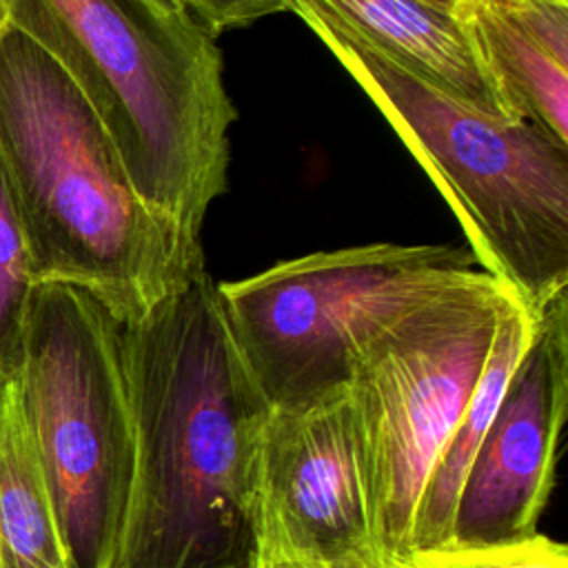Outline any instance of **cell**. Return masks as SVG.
I'll return each mask as SVG.
<instances>
[{"instance_id": "1", "label": "cell", "mask_w": 568, "mask_h": 568, "mask_svg": "<svg viewBox=\"0 0 568 568\" xmlns=\"http://www.w3.org/2000/svg\"><path fill=\"white\" fill-rule=\"evenodd\" d=\"M133 477L115 568H253L271 404L197 271L120 324Z\"/></svg>"}, {"instance_id": "2", "label": "cell", "mask_w": 568, "mask_h": 568, "mask_svg": "<svg viewBox=\"0 0 568 568\" xmlns=\"http://www.w3.org/2000/svg\"><path fill=\"white\" fill-rule=\"evenodd\" d=\"M0 160L36 284H71L118 324L204 268L135 191L104 124L60 64L16 27L0 36Z\"/></svg>"}, {"instance_id": "3", "label": "cell", "mask_w": 568, "mask_h": 568, "mask_svg": "<svg viewBox=\"0 0 568 568\" xmlns=\"http://www.w3.org/2000/svg\"><path fill=\"white\" fill-rule=\"evenodd\" d=\"M9 24L42 47L111 135L140 197L200 244L226 191L235 106L215 38L151 0H4Z\"/></svg>"}, {"instance_id": "4", "label": "cell", "mask_w": 568, "mask_h": 568, "mask_svg": "<svg viewBox=\"0 0 568 568\" xmlns=\"http://www.w3.org/2000/svg\"><path fill=\"white\" fill-rule=\"evenodd\" d=\"M300 18L430 175L481 271L535 315L568 291V146L446 95L320 18Z\"/></svg>"}, {"instance_id": "5", "label": "cell", "mask_w": 568, "mask_h": 568, "mask_svg": "<svg viewBox=\"0 0 568 568\" xmlns=\"http://www.w3.org/2000/svg\"><path fill=\"white\" fill-rule=\"evenodd\" d=\"M510 295L479 271L386 326L355 362L348 395L377 568L410 552L422 493L473 395Z\"/></svg>"}, {"instance_id": "6", "label": "cell", "mask_w": 568, "mask_h": 568, "mask_svg": "<svg viewBox=\"0 0 568 568\" xmlns=\"http://www.w3.org/2000/svg\"><path fill=\"white\" fill-rule=\"evenodd\" d=\"M477 266L468 246L377 242L277 262L217 293L253 379L282 408L348 386L373 337Z\"/></svg>"}, {"instance_id": "7", "label": "cell", "mask_w": 568, "mask_h": 568, "mask_svg": "<svg viewBox=\"0 0 568 568\" xmlns=\"http://www.w3.org/2000/svg\"><path fill=\"white\" fill-rule=\"evenodd\" d=\"M20 395L73 568H115L133 477L120 324L87 291L36 284Z\"/></svg>"}, {"instance_id": "8", "label": "cell", "mask_w": 568, "mask_h": 568, "mask_svg": "<svg viewBox=\"0 0 568 568\" xmlns=\"http://www.w3.org/2000/svg\"><path fill=\"white\" fill-rule=\"evenodd\" d=\"M568 410V291L539 313L495 419L466 473L450 541L499 544L537 532Z\"/></svg>"}, {"instance_id": "9", "label": "cell", "mask_w": 568, "mask_h": 568, "mask_svg": "<svg viewBox=\"0 0 568 568\" xmlns=\"http://www.w3.org/2000/svg\"><path fill=\"white\" fill-rule=\"evenodd\" d=\"M308 559L375 564L348 386L271 408L257 473V539Z\"/></svg>"}, {"instance_id": "10", "label": "cell", "mask_w": 568, "mask_h": 568, "mask_svg": "<svg viewBox=\"0 0 568 568\" xmlns=\"http://www.w3.org/2000/svg\"><path fill=\"white\" fill-rule=\"evenodd\" d=\"M453 13L504 118L568 146V0H462Z\"/></svg>"}, {"instance_id": "11", "label": "cell", "mask_w": 568, "mask_h": 568, "mask_svg": "<svg viewBox=\"0 0 568 568\" xmlns=\"http://www.w3.org/2000/svg\"><path fill=\"white\" fill-rule=\"evenodd\" d=\"M293 11L351 33L422 82L506 120L453 11L426 0H293Z\"/></svg>"}, {"instance_id": "12", "label": "cell", "mask_w": 568, "mask_h": 568, "mask_svg": "<svg viewBox=\"0 0 568 568\" xmlns=\"http://www.w3.org/2000/svg\"><path fill=\"white\" fill-rule=\"evenodd\" d=\"M535 324L537 315L517 295H510L499 313L493 344L473 395L422 493L410 552L450 541L453 517L466 473L497 415L506 386L532 339Z\"/></svg>"}, {"instance_id": "13", "label": "cell", "mask_w": 568, "mask_h": 568, "mask_svg": "<svg viewBox=\"0 0 568 568\" xmlns=\"http://www.w3.org/2000/svg\"><path fill=\"white\" fill-rule=\"evenodd\" d=\"M0 568H73L18 379L0 382Z\"/></svg>"}, {"instance_id": "14", "label": "cell", "mask_w": 568, "mask_h": 568, "mask_svg": "<svg viewBox=\"0 0 568 568\" xmlns=\"http://www.w3.org/2000/svg\"><path fill=\"white\" fill-rule=\"evenodd\" d=\"M33 288L27 237L0 160V382L20 377Z\"/></svg>"}, {"instance_id": "15", "label": "cell", "mask_w": 568, "mask_h": 568, "mask_svg": "<svg viewBox=\"0 0 568 568\" xmlns=\"http://www.w3.org/2000/svg\"><path fill=\"white\" fill-rule=\"evenodd\" d=\"M388 568H568V548L539 532L499 544L446 541L413 550Z\"/></svg>"}, {"instance_id": "16", "label": "cell", "mask_w": 568, "mask_h": 568, "mask_svg": "<svg viewBox=\"0 0 568 568\" xmlns=\"http://www.w3.org/2000/svg\"><path fill=\"white\" fill-rule=\"evenodd\" d=\"M180 2L213 38L226 29L246 27L273 13L293 11V0H180Z\"/></svg>"}, {"instance_id": "17", "label": "cell", "mask_w": 568, "mask_h": 568, "mask_svg": "<svg viewBox=\"0 0 568 568\" xmlns=\"http://www.w3.org/2000/svg\"><path fill=\"white\" fill-rule=\"evenodd\" d=\"M253 568H335V566L308 559L304 555L288 550L286 546H282L273 539L260 537Z\"/></svg>"}, {"instance_id": "18", "label": "cell", "mask_w": 568, "mask_h": 568, "mask_svg": "<svg viewBox=\"0 0 568 568\" xmlns=\"http://www.w3.org/2000/svg\"><path fill=\"white\" fill-rule=\"evenodd\" d=\"M151 2L158 4V7H162V9H166V11H184V7H182L180 0H151Z\"/></svg>"}, {"instance_id": "19", "label": "cell", "mask_w": 568, "mask_h": 568, "mask_svg": "<svg viewBox=\"0 0 568 568\" xmlns=\"http://www.w3.org/2000/svg\"><path fill=\"white\" fill-rule=\"evenodd\" d=\"M335 568H375L373 561H364V559H353V561H346V564H339Z\"/></svg>"}, {"instance_id": "20", "label": "cell", "mask_w": 568, "mask_h": 568, "mask_svg": "<svg viewBox=\"0 0 568 568\" xmlns=\"http://www.w3.org/2000/svg\"><path fill=\"white\" fill-rule=\"evenodd\" d=\"M7 27H9V11L4 0H0V36L7 31Z\"/></svg>"}, {"instance_id": "21", "label": "cell", "mask_w": 568, "mask_h": 568, "mask_svg": "<svg viewBox=\"0 0 568 568\" xmlns=\"http://www.w3.org/2000/svg\"><path fill=\"white\" fill-rule=\"evenodd\" d=\"M426 2H433V4H437V7H442V9L453 11L462 0H426Z\"/></svg>"}]
</instances>
